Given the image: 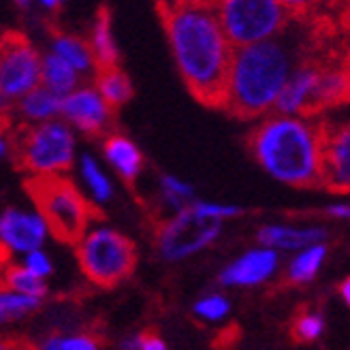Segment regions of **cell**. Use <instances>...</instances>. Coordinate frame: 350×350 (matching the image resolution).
Instances as JSON below:
<instances>
[{
    "instance_id": "6da1fadb",
    "label": "cell",
    "mask_w": 350,
    "mask_h": 350,
    "mask_svg": "<svg viewBox=\"0 0 350 350\" xmlns=\"http://www.w3.org/2000/svg\"><path fill=\"white\" fill-rule=\"evenodd\" d=\"M167 45L182 81L203 105L218 107L233 45L212 7L159 5Z\"/></svg>"
},
{
    "instance_id": "7a4b0ae2",
    "label": "cell",
    "mask_w": 350,
    "mask_h": 350,
    "mask_svg": "<svg viewBox=\"0 0 350 350\" xmlns=\"http://www.w3.org/2000/svg\"><path fill=\"white\" fill-rule=\"evenodd\" d=\"M301 64V37L291 24L278 37L233 49L220 107L241 118L273 111L291 73Z\"/></svg>"
},
{
    "instance_id": "3957f363",
    "label": "cell",
    "mask_w": 350,
    "mask_h": 350,
    "mask_svg": "<svg viewBox=\"0 0 350 350\" xmlns=\"http://www.w3.org/2000/svg\"><path fill=\"white\" fill-rule=\"evenodd\" d=\"M250 152L271 180L308 188L323 184L325 131L308 116L267 113L250 135Z\"/></svg>"
},
{
    "instance_id": "277c9868",
    "label": "cell",
    "mask_w": 350,
    "mask_h": 350,
    "mask_svg": "<svg viewBox=\"0 0 350 350\" xmlns=\"http://www.w3.org/2000/svg\"><path fill=\"white\" fill-rule=\"evenodd\" d=\"M73 243L79 271L96 286L109 288L124 282L137 265L131 237L103 220H92Z\"/></svg>"
},
{
    "instance_id": "5b68a950",
    "label": "cell",
    "mask_w": 350,
    "mask_h": 350,
    "mask_svg": "<svg viewBox=\"0 0 350 350\" xmlns=\"http://www.w3.org/2000/svg\"><path fill=\"white\" fill-rule=\"evenodd\" d=\"M15 154L30 180L68 175L79 156V135L62 118L24 126L17 135Z\"/></svg>"
},
{
    "instance_id": "8992f818",
    "label": "cell",
    "mask_w": 350,
    "mask_h": 350,
    "mask_svg": "<svg viewBox=\"0 0 350 350\" xmlns=\"http://www.w3.org/2000/svg\"><path fill=\"white\" fill-rule=\"evenodd\" d=\"M30 192L34 205L39 207L49 224L51 235L60 241H75L94 220V207L88 203L68 175L32 180Z\"/></svg>"
},
{
    "instance_id": "52a82bcc",
    "label": "cell",
    "mask_w": 350,
    "mask_h": 350,
    "mask_svg": "<svg viewBox=\"0 0 350 350\" xmlns=\"http://www.w3.org/2000/svg\"><path fill=\"white\" fill-rule=\"evenodd\" d=\"M212 9L233 47L273 39L291 24L278 0H214Z\"/></svg>"
},
{
    "instance_id": "ba28073f",
    "label": "cell",
    "mask_w": 350,
    "mask_h": 350,
    "mask_svg": "<svg viewBox=\"0 0 350 350\" xmlns=\"http://www.w3.org/2000/svg\"><path fill=\"white\" fill-rule=\"evenodd\" d=\"M224 224L205 218L195 205L165 216L156 229L154 246L161 260L169 265L190 260L209 250L220 239Z\"/></svg>"
},
{
    "instance_id": "9c48e42d",
    "label": "cell",
    "mask_w": 350,
    "mask_h": 350,
    "mask_svg": "<svg viewBox=\"0 0 350 350\" xmlns=\"http://www.w3.org/2000/svg\"><path fill=\"white\" fill-rule=\"evenodd\" d=\"M43 51L22 34L0 41V94L13 103L41 85Z\"/></svg>"
},
{
    "instance_id": "30bf717a",
    "label": "cell",
    "mask_w": 350,
    "mask_h": 350,
    "mask_svg": "<svg viewBox=\"0 0 350 350\" xmlns=\"http://www.w3.org/2000/svg\"><path fill=\"white\" fill-rule=\"evenodd\" d=\"M51 229L37 205H9L0 212V250L22 258L30 250L45 248Z\"/></svg>"
},
{
    "instance_id": "8fae6325",
    "label": "cell",
    "mask_w": 350,
    "mask_h": 350,
    "mask_svg": "<svg viewBox=\"0 0 350 350\" xmlns=\"http://www.w3.org/2000/svg\"><path fill=\"white\" fill-rule=\"evenodd\" d=\"M60 118L71 126L77 135L83 137H103L111 131L113 109L107 105L94 83L81 81L75 90L62 96Z\"/></svg>"
},
{
    "instance_id": "7c38bea8",
    "label": "cell",
    "mask_w": 350,
    "mask_h": 350,
    "mask_svg": "<svg viewBox=\"0 0 350 350\" xmlns=\"http://www.w3.org/2000/svg\"><path fill=\"white\" fill-rule=\"evenodd\" d=\"M280 269H282L280 252L256 243L226 262L218 271V284L224 288H258L271 282Z\"/></svg>"
},
{
    "instance_id": "4fadbf2b",
    "label": "cell",
    "mask_w": 350,
    "mask_h": 350,
    "mask_svg": "<svg viewBox=\"0 0 350 350\" xmlns=\"http://www.w3.org/2000/svg\"><path fill=\"white\" fill-rule=\"evenodd\" d=\"M75 184L81 190V195L88 199L92 207L100 209L107 207L116 199V180L113 173L105 167L100 156L90 150H79V156L73 165Z\"/></svg>"
},
{
    "instance_id": "5bb4252c",
    "label": "cell",
    "mask_w": 350,
    "mask_h": 350,
    "mask_svg": "<svg viewBox=\"0 0 350 350\" xmlns=\"http://www.w3.org/2000/svg\"><path fill=\"white\" fill-rule=\"evenodd\" d=\"M321 68L312 64H299L291 73L282 92L275 100V113L284 116H308L317 109V90H319Z\"/></svg>"
},
{
    "instance_id": "9a60e30c",
    "label": "cell",
    "mask_w": 350,
    "mask_h": 350,
    "mask_svg": "<svg viewBox=\"0 0 350 350\" xmlns=\"http://www.w3.org/2000/svg\"><path fill=\"white\" fill-rule=\"evenodd\" d=\"M100 161L122 182H137L146 167V156L124 133H105L100 142Z\"/></svg>"
},
{
    "instance_id": "2e32d148",
    "label": "cell",
    "mask_w": 350,
    "mask_h": 350,
    "mask_svg": "<svg viewBox=\"0 0 350 350\" xmlns=\"http://www.w3.org/2000/svg\"><path fill=\"white\" fill-rule=\"evenodd\" d=\"M327 239V229L319 224H291V222H269L256 231V241L275 252H297L312 243Z\"/></svg>"
},
{
    "instance_id": "e0dca14e",
    "label": "cell",
    "mask_w": 350,
    "mask_h": 350,
    "mask_svg": "<svg viewBox=\"0 0 350 350\" xmlns=\"http://www.w3.org/2000/svg\"><path fill=\"white\" fill-rule=\"evenodd\" d=\"M323 184L340 192H350V124L325 131Z\"/></svg>"
},
{
    "instance_id": "ac0fdd59",
    "label": "cell",
    "mask_w": 350,
    "mask_h": 350,
    "mask_svg": "<svg viewBox=\"0 0 350 350\" xmlns=\"http://www.w3.org/2000/svg\"><path fill=\"white\" fill-rule=\"evenodd\" d=\"M47 51L62 58L66 64H71L83 81L94 77L98 71V64L92 56L90 45H88V41L75 32H54L49 37Z\"/></svg>"
},
{
    "instance_id": "d6986e66",
    "label": "cell",
    "mask_w": 350,
    "mask_h": 350,
    "mask_svg": "<svg viewBox=\"0 0 350 350\" xmlns=\"http://www.w3.org/2000/svg\"><path fill=\"white\" fill-rule=\"evenodd\" d=\"M60 105H62V96L54 94L43 85H37L34 90H30L20 100L13 103V111L22 120L24 126H32L60 118Z\"/></svg>"
},
{
    "instance_id": "ffe728a7",
    "label": "cell",
    "mask_w": 350,
    "mask_h": 350,
    "mask_svg": "<svg viewBox=\"0 0 350 350\" xmlns=\"http://www.w3.org/2000/svg\"><path fill=\"white\" fill-rule=\"evenodd\" d=\"M88 45L92 49V56L98 64V68L116 66L120 60V47L116 41L113 22L107 9H100L92 20L90 32H88Z\"/></svg>"
},
{
    "instance_id": "44dd1931",
    "label": "cell",
    "mask_w": 350,
    "mask_h": 350,
    "mask_svg": "<svg viewBox=\"0 0 350 350\" xmlns=\"http://www.w3.org/2000/svg\"><path fill=\"white\" fill-rule=\"evenodd\" d=\"M197 199V190L188 180L175 173H163L156 180V205L165 214L171 216L180 209L188 207Z\"/></svg>"
},
{
    "instance_id": "7402d4cb",
    "label": "cell",
    "mask_w": 350,
    "mask_h": 350,
    "mask_svg": "<svg viewBox=\"0 0 350 350\" xmlns=\"http://www.w3.org/2000/svg\"><path fill=\"white\" fill-rule=\"evenodd\" d=\"M327 254H329V248H327L325 241L312 243V246H306L301 250L293 252L288 262H286L288 282H293V284L312 282V280L319 275V271L323 269Z\"/></svg>"
},
{
    "instance_id": "603a6c76",
    "label": "cell",
    "mask_w": 350,
    "mask_h": 350,
    "mask_svg": "<svg viewBox=\"0 0 350 350\" xmlns=\"http://www.w3.org/2000/svg\"><path fill=\"white\" fill-rule=\"evenodd\" d=\"M94 88L98 90V94L107 100V105L113 111L124 107L133 98V81L118 64L98 68L94 75Z\"/></svg>"
},
{
    "instance_id": "cb8c5ba5",
    "label": "cell",
    "mask_w": 350,
    "mask_h": 350,
    "mask_svg": "<svg viewBox=\"0 0 350 350\" xmlns=\"http://www.w3.org/2000/svg\"><path fill=\"white\" fill-rule=\"evenodd\" d=\"M43 306V299L22 295L0 282V331L28 321Z\"/></svg>"
},
{
    "instance_id": "d4e9b609",
    "label": "cell",
    "mask_w": 350,
    "mask_h": 350,
    "mask_svg": "<svg viewBox=\"0 0 350 350\" xmlns=\"http://www.w3.org/2000/svg\"><path fill=\"white\" fill-rule=\"evenodd\" d=\"M83 79L71 64H66L62 58L43 51V60H41V85L51 90L58 96H64L81 83Z\"/></svg>"
},
{
    "instance_id": "484cf974",
    "label": "cell",
    "mask_w": 350,
    "mask_h": 350,
    "mask_svg": "<svg viewBox=\"0 0 350 350\" xmlns=\"http://www.w3.org/2000/svg\"><path fill=\"white\" fill-rule=\"evenodd\" d=\"M37 350H100V342L83 329H56L41 338Z\"/></svg>"
},
{
    "instance_id": "4316f807",
    "label": "cell",
    "mask_w": 350,
    "mask_h": 350,
    "mask_svg": "<svg viewBox=\"0 0 350 350\" xmlns=\"http://www.w3.org/2000/svg\"><path fill=\"white\" fill-rule=\"evenodd\" d=\"M0 282L5 286L22 293V295H28V297H34V299H43L49 293V282L45 280L37 278L34 273H30L20 260H13L11 265H7L3 269V275H0Z\"/></svg>"
},
{
    "instance_id": "83f0119b",
    "label": "cell",
    "mask_w": 350,
    "mask_h": 350,
    "mask_svg": "<svg viewBox=\"0 0 350 350\" xmlns=\"http://www.w3.org/2000/svg\"><path fill=\"white\" fill-rule=\"evenodd\" d=\"M231 299L222 291H207L199 295L192 304V314L195 319L205 325H224L231 317Z\"/></svg>"
},
{
    "instance_id": "f1b7e54d",
    "label": "cell",
    "mask_w": 350,
    "mask_h": 350,
    "mask_svg": "<svg viewBox=\"0 0 350 350\" xmlns=\"http://www.w3.org/2000/svg\"><path fill=\"white\" fill-rule=\"evenodd\" d=\"M350 94V75L340 68H327L321 71L319 90H317V109L336 105Z\"/></svg>"
},
{
    "instance_id": "f546056e",
    "label": "cell",
    "mask_w": 350,
    "mask_h": 350,
    "mask_svg": "<svg viewBox=\"0 0 350 350\" xmlns=\"http://www.w3.org/2000/svg\"><path fill=\"white\" fill-rule=\"evenodd\" d=\"M17 260H20L30 273L45 280V282H49V280L54 278V273H56V258L51 256V252L47 248L30 250L28 254H24L22 258H17Z\"/></svg>"
},
{
    "instance_id": "4dcf8cb0",
    "label": "cell",
    "mask_w": 350,
    "mask_h": 350,
    "mask_svg": "<svg viewBox=\"0 0 350 350\" xmlns=\"http://www.w3.org/2000/svg\"><path fill=\"white\" fill-rule=\"evenodd\" d=\"M199 212L209 218V220H216V222H226V220H233L241 214V207L233 205V203H222V201H209V199H195L192 201Z\"/></svg>"
},
{
    "instance_id": "1f68e13d",
    "label": "cell",
    "mask_w": 350,
    "mask_h": 350,
    "mask_svg": "<svg viewBox=\"0 0 350 350\" xmlns=\"http://www.w3.org/2000/svg\"><path fill=\"white\" fill-rule=\"evenodd\" d=\"M325 334V319L319 312H304L295 323V338L301 342H317Z\"/></svg>"
},
{
    "instance_id": "d6a6232c",
    "label": "cell",
    "mask_w": 350,
    "mask_h": 350,
    "mask_svg": "<svg viewBox=\"0 0 350 350\" xmlns=\"http://www.w3.org/2000/svg\"><path fill=\"white\" fill-rule=\"evenodd\" d=\"M327 216L334 220H344L350 222V201H338V203H329L327 205Z\"/></svg>"
},
{
    "instance_id": "836d02e7",
    "label": "cell",
    "mask_w": 350,
    "mask_h": 350,
    "mask_svg": "<svg viewBox=\"0 0 350 350\" xmlns=\"http://www.w3.org/2000/svg\"><path fill=\"white\" fill-rule=\"evenodd\" d=\"M139 350H169V344L159 334H142Z\"/></svg>"
},
{
    "instance_id": "e575fe53",
    "label": "cell",
    "mask_w": 350,
    "mask_h": 350,
    "mask_svg": "<svg viewBox=\"0 0 350 350\" xmlns=\"http://www.w3.org/2000/svg\"><path fill=\"white\" fill-rule=\"evenodd\" d=\"M278 3L293 15V13H301L306 9H310L314 5V0H278Z\"/></svg>"
},
{
    "instance_id": "d590c367",
    "label": "cell",
    "mask_w": 350,
    "mask_h": 350,
    "mask_svg": "<svg viewBox=\"0 0 350 350\" xmlns=\"http://www.w3.org/2000/svg\"><path fill=\"white\" fill-rule=\"evenodd\" d=\"M167 7H212L214 0H161Z\"/></svg>"
},
{
    "instance_id": "8d00e7d4",
    "label": "cell",
    "mask_w": 350,
    "mask_h": 350,
    "mask_svg": "<svg viewBox=\"0 0 350 350\" xmlns=\"http://www.w3.org/2000/svg\"><path fill=\"white\" fill-rule=\"evenodd\" d=\"M139 344H142V331H135V334H126L118 342L120 350H139Z\"/></svg>"
},
{
    "instance_id": "74e56055",
    "label": "cell",
    "mask_w": 350,
    "mask_h": 350,
    "mask_svg": "<svg viewBox=\"0 0 350 350\" xmlns=\"http://www.w3.org/2000/svg\"><path fill=\"white\" fill-rule=\"evenodd\" d=\"M13 150V142H11V137L7 135V131L0 126V163H3L7 156L11 154Z\"/></svg>"
},
{
    "instance_id": "f35d334b",
    "label": "cell",
    "mask_w": 350,
    "mask_h": 350,
    "mask_svg": "<svg viewBox=\"0 0 350 350\" xmlns=\"http://www.w3.org/2000/svg\"><path fill=\"white\" fill-rule=\"evenodd\" d=\"M34 5H37L41 11H45V13H56V11L62 9L64 0H34Z\"/></svg>"
},
{
    "instance_id": "ab89813d",
    "label": "cell",
    "mask_w": 350,
    "mask_h": 350,
    "mask_svg": "<svg viewBox=\"0 0 350 350\" xmlns=\"http://www.w3.org/2000/svg\"><path fill=\"white\" fill-rule=\"evenodd\" d=\"M13 111V100L7 98L5 94H0V122H5Z\"/></svg>"
},
{
    "instance_id": "60d3db41",
    "label": "cell",
    "mask_w": 350,
    "mask_h": 350,
    "mask_svg": "<svg viewBox=\"0 0 350 350\" xmlns=\"http://www.w3.org/2000/svg\"><path fill=\"white\" fill-rule=\"evenodd\" d=\"M11 3H13V7L17 11H22V13H28V11H32L34 7H37V5H34V0H11Z\"/></svg>"
},
{
    "instance_id": "b9f144b4",
    "label": "cell",
    "mask_w": 350,
    "mask_h": 350,
    "mask_svg": "<svg viewBox=\"0 0 350 350\" xmlns=\"http://www.w3.org/2000/svg\"><path fill=\"white\" fill-rule=\"evenodd\" d=\"M340 295H342V299H344V304L350 308V275L344 280V282L340 284Z\"/></svg>"
},
{
    "instance_id": "7bdbcfd3",
    "label": "cell",
    "mask_w": 350,
    "mask_h": 350,
    "mask_svg": "<svg viewBox=\"0 0 350 350\" xmlns=\"http://www.w3.org/2000/svg\"><path fill=\"white\" fill-rule=\"evenodd\" d=\"M0 350H11V342L3 336V331H0Z\"/></svg>"
}]
</instances>
